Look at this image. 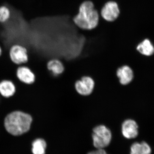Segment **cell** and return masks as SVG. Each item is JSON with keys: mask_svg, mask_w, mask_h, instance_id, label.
I'll return each mask as SVG.
<instances>
[{"mask_svg": "<svg viewBox=\"0 0 154 154\" xmlns=\"http://www.w3.org/2000/svg\"><path fill=\"white\" fill-rule=\"evenodd\" d=\"M32 152L33 154H45L46 142L44 140L38 139L32 143Z\"/></svg>", "mask_w": 154, "mask_h": 154, "instance_id": "5bb4252c", "label": "cell"}, {"mask_svg": "<svg viewBox=\"0 0 154 154\" xmlns=\"http://www.w3.org/2000/svg\"><path fill=\"white\" fill-rule=\"evenodd\" d=\"M11 17V11L8 7L5 5L0 6V22H7Z\"/></svg>", "mask_w": 154, "mask_h": 154, "instance_id": "9a60e30c", "label": "cell"}, {"mask_svg": "<svg viewBox=\"0 0 154 154\" xmlns=\"http://www.w3.org/2000/svg\"><path fill=\"white\" fill-rule=\"evenodd\" d=\"M152 147L146 142L134 143L130 147V154H152Z\"/></svg>", "mask_w": 154, "mask_h": 154, "instance_id": "7c38bea8", "label": "cell"}, {"mask_svg": "<svg viewBox=\"0 0 154 154\" xmlns=\"http://www.w3.org/2000/svg\"><path fill=\"white\" fill-rule=\"evenodd\" d=\"M111 131L103 125H97L92 133L93 144L96 149H104L110 145L112 140Z\"/></svg>", "mask_w": 154, "mask_h": 154, "instance_id": "3957f363", "label": "cell"}, {"mask_svg": "<svg viewBox=\"0 0 154 154\" xmlns=\"http://www.w3.org/2000/svg\"><path fill=\"white\" fill-rule=\"evenodd\" d=\"M16 76L19 82L25 85H32L36 80L34 73L25 65L18 66L16 71Z\"/></svg>", "mask_w": 154, "mask_h": 154, "instance_id": "52a82bcc", "label": "cell"}, {"mask_svg": "<svg viewBox=\"0 0 154 154\" xmlns=\"http://www.w3.org/2000/svg\"><path fill=\"white\" fill-rule=\"evenodd\" d=\"M46 68L54 76H58L64 71L65 67L63 63L57 59L50 60L46 63Z\"/></svg>", "mask_w": 154, "mask_h": 154, "instance_id": "8fae6325", "label": "cell"}, {"mask_svg": "<svg viewBox=\"0 0 154 154\" xmlns=\"http://www.w3.org/2000/svg\"><path fill=\"white\" fill-rule=\"evenodd\" d=\"M139 127L136 122L132 119L125 120L122 125V133L127 139L136 138L139 134Z\"/></svg>", "mask_w": 154, "mask_h": 154, "instance_id": "ba28073f", "label": "cell"}, {"mask_svg": "<svg viewBox=\"0 0 154 154\" xmlns=\"http://www.w3.org/2000/svg\"><path fill=\"white\" fill-rule=\"evenodd\" d=\"M3 49L2 47H1V45H0V57L2 55V54Z\"/></svg>", "mask_w": 154, "mask_h": 154, "instance_id": "e0dca14e", "label": "cell"}, {"mask_svg": "<svg viewBox=\"0 0 154 154\" xmlns=\"http://www.w3.org/2000/svg\"><path fill=\"white\" fill-rule=\"evenodd\" d=\"M9 55L11 61L17 65H25L28 61V50L22 45H13L10 47Z\"/></svg>", "mask_w": 154, "mask_h": 154, "instance_id": "277c9868", "label": "cell"}, {"mask_svg": "<svg viewBox=\"0 0 154 154\" xmlns=\"http://www.w3.org/2000/svg\"><path fill=\"white\" fill-rule=\"evenodd\" d=\"M16 85L13 81L4 79L0 81V96L5 98H10L16 93Z\"/></svg>", "mask_w": 154, "mask_h": 154, "instance_id": "30bf717a", "label": "cell"}, {"mask_svg": "<svg viewBox=\"0 0 154 154\" xmlns=\"http://www.w3.org/2000/svg\"><path fill=\"white\" fill-rule=\"evenodd\" d=\"M87 154H108L105 149H97L96 150L93 151L88 152Z\"/></svg>", "mask_w": 154, "mask_h": 154, "instance_id": "2e32d148", "label": "cell"}, {"mask_svg": "<svg viewBox=\"0 0 154 154\" xmlns=\"http://www.w3.org/2000/svg\"><path fill=\"white\" fill-rule=\"evenodd\" d=\"M137 50L143 55L151 56L154 54V47L150 40L145 39L138 45Z\"/></svg>", "mask_w": 154, "mask_h": 154, "instance_id": "4fadbf2b", "label": "cell"}, {"mask_svg": "<svg viewBox=\"0 0 154 154\" xmlns=\"http://www.w3.org/2000/svg\"><path fill=\"white\" fill-rule=\"evenodd\" d=\"M95 82L91 77L85 76L75 83V89L77 93L83 96L91 95L95 88Z\"/></svg>", "mask_w": 154, "mask_h": 154, "instance_id": "8992f818", "label": "cell"}, {"mask_svg": "<svg viewBox=\"0 0 154 154\" xmlns=\"http://www.w3.org/2000/svg\"><path fill=\"white\" fill-rule=\"evenodd\" d=\"M33 121V117L29 113L20 110H15L6 116L4 124L9 133L13 135L19 136L29 131Z\"/></svg>", "mask_w": 154, "mask_h": 154, "instance_id": "6da1fadb", "label": "cell"}, {"mask_svg": "<svg viewBox=\"0 0 154 154\" xmlns=\"http://www.w3.org/2000/svg\"><path fill=\"white\" fill-rule=\"evenodd\" d=\"M100 16L94 3L91 1H86L80 5L79 12L73 18V21L80 29L91 30L98 25Z\"/></svg>", "mask_w": 154, "mask_h": 154, "instance_id": "7a4b0ae2", "label": "cell"}, {"mask_svg": "<svg viewBox=\"0 0 154 154\" xmlns=\"http://www.w3.org/2000/svg\"><path fill=\"white\" fill-rule=\"evenodd\" d=\"M100 14L101 17L107 22L115 21L120 14L118 4L114 1L107 2L102 7Z\"/></svg>", "mask_w": 154, "mask_h": 154, "instance_id": "5b68a950", "label": "cell"}, {"mask_svg": "<svg viewBox=\"0 0 154 154\" xmlns=\"http://www.w3.org/2000/svg\"><path fill=\"white\" fill-rule=\"evenodd\" d=\"M116 75L122 85H128L134 79V72L130 67L124 65L120 67L116 71Z\"/></svg>", "mask_w": 154, "mask_h": 154, "instance_id": "9c48e42d", "label": "cell"}]
</instances>
